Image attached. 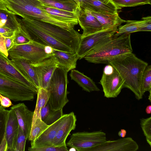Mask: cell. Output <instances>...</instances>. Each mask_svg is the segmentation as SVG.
<instances>
[{"label": "cell", "mask_w": 151, "mask_h": 151, "mask_svg": "<svg viewBox=\"0 0 151 151\" xmlns=\"http://www.w3.org/2000/svg\"><path fill=\"white\" fill-rule=\"evenodd\" d=\"M7 9L23 18L29 17L49 23L69 31L74 30L78 24L76 18H65L52 15L37 6L36 0H2Z\"/></svg>", "instance_id": "obj_2"}, {"label": "cell", "mask_w": 151, "mask_h": 151, "mask_svg": "<svg viewBox=\"0 0 151 151\" xmlns=\"http://www.w3.org/2000/svg\"><path fill=\"white\" fill-rule=\"evenodd\" d=\"M37 98L35 110L34 111L32 122L33 123L38 118H41L40 112L41 109L48 102L49 97V90L40 87L37 93Z\"/></svg>", "instance_id": "obj_25"}, {"label": "cell", "mask_w": 151, "mask_h": 151, "mask_svg": "<svg viewBox=\"0 0 151 151\" xmlns=\"http://www.w3.org/2000/svg\"><path fill=\"white\" fill-rule=\"evenodd\" d=\"M0 94L15 102L33 101L37 94L20 81L1 74Z\"/></svg>", "instance_id": "obj_6"}, {"label": "cell", "mask_w": 151, "mask_h": 151, "mask_svg": "<svg viewBox=\"0 0 151 151\" xmlns=\"http://www.w3.org/2000/svg\"><path fill=\"white\" fill-rule=\"evenodd\" d=\"M146 113L147 114H150L151 113V105H150L147 106L145 109Z\"/></svg>", "instance_id": "obj_46"}, {"label": "cell", "mask_w": 151, "mask_h": 151, "mask_svg": "<svg viewBox=\"0 0 151 151\" xmlns=\"http://www.w3.org/2000/svg\"><path fill=\"white\" fill-rule=\"evenodd\" d=\"M91 12L99 21L103 30L118 27L122 23L126 22V20L122 19L119 17L118 13L108 14Z\"/></svg>", "instance_id": "obj_22"}, {"label": "cell", "mask_w": 151, "mask_h": 151, "mask_svg": "<svg viewBox=\"0 0 151 151\" xmlns=\"http://www.w3.org/2000/svg\"><path fill=\"white\" fill-rule=\"evenodd\" d=\"M4 43L7 50L12 47L14 45L13 35L10 37H5Z\"/></svg>", "instance_id": "obj_42"}, {"label": "cell", "mask_w": 151, "mask_h": 151, "mask_svg": "<svg viewBox=\"0 0 151 151\" xmlns=\"http://www.w3.org/2000/svg\"><path fill=\"white\" fill-rule=\"evenodd\" d=\"M0 74L20 81L37 94L38 90L35 86L18 71L8 57L0 51Z\"/></svg>", "instance_id": "obj_13"}, {"label": "cell", "mask_w": 151, "mask_h": 151, "mask_svg": "<svg viewBox=\"0 0 151 151\" xmlns=\"http://www.w3.org/2000/svg\"><path fill=\"white\" fill-rule=\"evenodd\" d=\"M47 124L41 119L38 118L32 124L28 140L33 141L36 139L48 127Z\"/></svg>", "instance_id": "obj_30"}, {"label": "cell", "mask_w": 151, "mask_h": 151, "mask_svg": "<svg viewBox=\"0 0 151 151\" xmlns=\"http://www.w3.org/2000/svg\"><path fill=\"white\" fill-rule=\"evenodd\" d=\"M108 64L114 67L124 80L123 88L130 90L137 100L142 99L141 78L148 63L138 58L132 52H130L114 57L109 61Z\"/></svg>", "instance_id": "obj_1"}, {"label": "cell", "mask_w": 151, "mask_h": 151, "mask_svg": "<svg viewBox=\"0 0 151 151\" xmlns=\"http://www.w3.org/2000/svg\"><path fill=\"white\" fill-rule=\"evenodd\" d=\"M66 145L60 146H52L40 147L32 148L31 147L28 148L29 151H68V148Z\"/></svg>", "instance_id": "obj_37"}, {"label": "cell", "mask_w": 151, "mask_h": 151, "mask_svg": "<svg viewBox=\"0 0 151 151\" xmlns=\"http://www.w3.org/2000/svg\"><path fill=\"white\" fill-rule=\"evenodd\" d=\"M63 109L54 111L51 109L47 102L40 112L41 120L48 125L52 124L63 115Z\"/></svg>", "instance_id": "obj_26"}, {"label": "cell", "mask_w": 151, "mask_h": 151, "mask_svg": "<svg viewBox=\"0 0 151 151\" xmlns=\"http://www.w3.org/2000/svg\"><path fill=\"white\" fill-rule=\"evenodd\" d=\"M0 105L5 108L13 105L11 99L0 94Z\"/></svg>", "instance_id": "obj_40"}, {"label": "cell", "mask_w": 151, "mask_h": 151, "mask_svg": "<svg viewBox=\"0 0 151 151\" xmlns=\"http://www.w3.org/2000/svg\"><path fill=\"white\" fill-rule=\"evenodd\" d=\"M9 110L0 105V144L5 136L6 127Z\"/></svg>", "instance_id": "obj_35"}, {"label": "cell", "mask_w": 151, "mask_h": 151, "mask_svg": "<svg viewBox=\"0 0 151 151\" xmlns=\"http://www.w3.org/2000/svg\"><path fill=\"white\" fill-rule=\"evenodd\" d=\"M97 0L100 1L102 2L105 3H108L111 1V0Z\"/></svg>", "instance_id": "obj_47"}, {"label": "cell", "mask_w": 151, "mask_h": 151, "mask_svg": "<svg viewBox=\"0 0 151 151\" xmlns=\"http://www.w3.org/2000/svg\"><path fill=\"white\" fill-rule=\"evenodd\" d=\"M16 68L33 83L38 90L39 83L35 71L32 64L27 60L22 59L11 60Z\"/></svg>", "instance_id": "obj_21"}, {"label": "cell", "mask_w": 151, "mask_h": 151, "mask_svg": "<svg viewBox=\"0 0 151 151\" xmlns=\"http://www.w3.org/2000/svg\"><path fill=\"white\" fill-rule=\"evenodd\" d=\"M13 37L14 45L24 44L31 41L28 38L25 28L20 23L18 27L15 30Z\"/></svg>", "instance_id": "obj_32"}, {"label": "cell", "mask_w": 151, "mask_h": 151, "mask_svg": "<svg viewBox=\"0 0 151 151\" xmlns=\"http://www.w3.org/2000/svg\"><path fill=\"white\" fill-rule=\"evenodd\" d=\"M7 144L5 136L0 144V151H7Z\"/></svg>", "instance_id": "obj_43"}, {"label": "cell", "mask_w": 151, "mask_h": 151, "mask_svg": "<svg viewBox=\"0 0 151 151\" xmlns=\"http://www.w3.org/2000/svg\"><path fill=\"white\" fill-rule=\"evenodd\" d=\"M0 21L3 25L14 30L19 27L20 23L16 15L9 11L0 9Z\"/></svg>", "instance_id": "obj_28"}, {"label": "cell", "mask_w": 151, "mask_h": 151, "mask_svg": "<svg viewBox=\"0 0 151 151\" xmlns=\"http://www.w3.org/2000/svg\"><path fill=\"white\" fill-rule=\"evenodd\" d=\"M124 83V80L114 67L111 73H103L99 82L104 96L108 98L117 97L123 88Z\"/></svg>", "instance_id": "obj_10"}, {"label": "cell", "mask_w": 151, "mask_h": 151, "mask_svg": "<svg viewBox=\"0 0 151 151\" xmlns=\"http://www.w3.org/2000/svg\"><path fill=\"white\" fill-rule=\"evenodd\" d=\"M142 19L144 20V22L142 27L139 29V32L150 31H151V17L148 16L143 17Z\"/></svg>", "instance_id": "obj_38"}, {"label": "cell", "mask_w": 151, "mask_h": 151, "mask_svg": "<svg viewBox=\"0 0 151 151\" xmlns=\"http://www.w3.org/2000/svg\"><path fill=\"white\" fill-rule=\"evenodd\" d=\"M4 39L5 37L0 33V51L8 57V54L5 44Z\"/></svg>", "instance_id": "obj_41"}, {"label": "cell", "mask_w": 151, "mask_h": 151, "mask_svg": "<svg viewBox=\"0 0 151 151\" xmlns=\"http://www.w3.org/2000/svg\"><path fill=\"white\" fill-rule=\"evenodd\" d=\"M1 22L0 21V22Z\"/></svg>", "instance_id": "obj_49"}, {"label": "cell", "mask_w": 151, "mask_h": 151, "mask_svg": "<svg viewBox=\"0 0 151 151\" xmlns=\"http://www.w3.org/2000/svg\"><path fill=\"white\" fill-rule=\"evenodd\" d=\"M106 141V134L101 130L74 133L66 143L67 146L77 151L97 146Z\"/></svg>", "instance_id": "obj_8"}, {"label": "cell", "mask_w": 151, "mask_h": 151, "mask_svg": "<svg viewBox=\"0 0 151 151\" xmlns=\"http://www.w3.org/2000/svg\"><path fill=\"white\" fill-rule=\"evenodd\" d=\"M144 22V20L142 18L140 21L129 20L126 21L125 24L119 26L118 28L117 32L115 34V35L122 34H131L138 32L142 27Z\"/></svg>", "instance_id": "obj_27"}, {"label": "cell", "mask_w": 151, "mask_h": 151, "mask_svg": "<svg viewBox=\"0 0 151 151\" xmlns=\"http://www.w3.org/2000/svg\"><path fill=\"white\" fill-rule=\"evenodd\" d=\"M77 119L74 113L67 114V117L59 129L53 141V145L60 146L66 145V140L70 132L75 129Z\"/></svg>", "instance_id": "obj_18"}, {"label": "cell", "mask_w": 151, "mask_h": 151, "mask_svg": "<svg viewBox=\"0 0 151 151\" xmlns=\"http://www.w3.org/2000/svg\"><path fill=\"white\" fill-rule=\"evenodd\" d=\"M78 23L83 30L81 37L103 30L98 19L85 7H81L78 14Z\"/></svg>", "instance_id": "obj_14"}, {"label": "cell", "mask_w": 151, "mask_h": 151, "mask_svg": "<svg viewBox=\"0 0 151 151\" xmlns=\"http://www.w3.org/2000/svg\"><path fill=\"white\" fill-rule=\"evenodd\" d=\"M19 126L16 115L11 109L9 111L5 130L7 151H16Z\"/></svg>", "instance_id": "obj_17"}, {"label": "cell", "mask_w": 151, "mask_h": 151, "mask_svg": "<svg viewBox=\"0 0 151 151\" xmlns=\"http://www.w3.org/2000/svg\"><path fill=\"white\" fill-rule=\"evenodd\" d=\"M50 7L75 13L78 14L81 6L74 0H38Z\"/></svg>", "instance_id": "obj_24"}, {"label": "cell", "mask_w": 151, "mask_h": 151, "mask_svg": "<svg viewBox=\"0 0 151 151\" xmlns=\"http://www.w3.org/2000/svg\"><path fill=\"white\" fill-rule=\"evenodd\" d=\"M140 124L146 140L151 147V117L140 119Z\"/></svg>", "instance_id": "obj_34"}, {"label": "cell", "mask_w": 151, "mask_h": 151, "mask_svg": "<svg viewBox=\"0 0 151 151\" xmlns=\"http://www.w3.org/2000/svg\"><path fill=\"white\" fill-rule=\"evenodd\" d=\"M141 91L142 95L146 91L151 92V65H148L145 68L142 76Z\"/></svg>", "instance_id": "obj_31"}, {"label": "cell", "mask_w": 151, "mask_h": 151, "mask_svg": "<svg viewBox=\"0 0 151 151\" xmlns=\"http://www.w3.org/2000/svg\"><path fill=\"white\" fill-rule=\"evenodd\" d=\"M15 30L8 28L3 25H0V33L4 37H8L12 36Z\"/></svg>", "instance_id": "obj_39"}, {"label": "cell", "mask_w": 151, "mask_h": 151, "mask_svg": "<svg viewBox=\"0 0 151 151\" xmlns=\"http://www.w3.org/2000/svg\"><path fill=\"white\" fill-rule=\"evenodd\" d=\"M119 8L134 7L145 4H151V0H111Z\"/></svg>", "instance_id": "obj_33"}, {"label": "cell", "mask_w": 151, "mask_h": 151, "mask_svg": "<svg viewBox=\"0 0 151 151\" xmlns=\"http://www.w3.org/2000/svg\"></svg>", "instance_id": "obj_50"}, {"label": "cell", "mask_w": 151, "mask_h": 151, "mask_svg": "<svg viewBox=\"0 0 151 151\" xmlns=\"http://www.w3.org/2000/svg\"><path fill=\"white\" fill-rule=\"evenodd\" d=\"M80 6L85 7L90 11L108 14L117 13L121 9L111 1L105 3L97 0H83Z\"/></svg>", "instance_id": "obj_20"}, {"label": "cell", "mask_w": 151, "mask_h": 151, "mask_svg": "<svg viewBox=\"0 0 151 151\" xmlns=\"http://www.w3.org/2000/svg\"><path fill=\"white\" fill-rule=\"evenodd\" d=\"M32 65L37 75L40 88L48 90L50 80L54 71L58 67V63L54 58L52 55Z\"/></svg>", "instance_id": "obj_11"}, {"label": "cell", "mask_w": 151, "mask_h": 151, "mask_svg": "<svg viewBox=\"0 0 151 151\" xmlns=\"http://www.w3.org/2000/svg\"><path fill=\"white\" fill-rule=\"evenodd\" d=\"M11 109L14 111L19 126L23 130L27 139H28L32 126L34 111L29 110L24 103H19L13 105Z\"/></svg>", "instance_id": "obj_16"}, {"label": "cell", "mask_w": 151, "mask_h": 151, "mask_svg": "<svg viewBox=\"0 0 151 151\" xmlns=\"http://www.w3.org/2000/svg\"><path fill=\"white\" fill-rule=\"evenodd\" d=\"M70 76L83 90L88 92L100 90L92 79L77 70H72Z\"/></svg>", "instance_id": "obj_23"}, {"label": "cell", "mask_w": 151, "mask_h": 151, "mask_svg": "<svg viewBox=\"0 0 151 151\" xmlns=\"http://www.w3.org/2000/svg\"><path fill=\"white\" fill-rule=\"evenodd\" d=\"M68 73L65 70L57 67L50 80L48 88L50 95L48 102L52 110L63 109L69 101L67 98Z\"/></svg>", "instance_id": "obj_4"}, {"label": "cell", "mask_w": 151, "mask_h": 151, "mask_svg": "<svg viewBox=\"0 0 151 151\" xmlns=\"http://www.w3.org/2000/svg\"><path fill=\"white\" fill-rule=\"evenodd\" d=\"M139 149L137 143L130 137L114 140L106 141L95 147L84 151H136Z\"/></svg>", "instance_id": "obj_12"}, {"label": "cell", "mask_w": 151, "mask_h": 151, "mask_svg": "<svg viewBox=\"0 0 151 151\" xmlns=\"http://www.w3.org/2000/svg\"><path fill=\"white\" fill-rule=\"evenodd\" d=\"M118 27L102 30L92 34L81 37L76 53L79 59L92 50L110 39L117 32Z\"/></svg>", "instance_id": "obj_9"}, {"label": "cell", "mask_w": 151, "mask_h": 151, "mask_svg": "<svg viewBox=\"0 0 151 151\" xmlns=\"http://www.w3.org/2000/svg\"><path fill=\"white\" fill-rule=\"evenodd\" d=\"M36 2L38 7L52 15L65 18H78V14L75 13L47 6L38 0H36Z\"/></svg>", "instance_id": "obj_29"}, {"label": "cell", "mask_w": 151, "mask_h": 151, "mask_svg": "<svg viewBox=\"0 0 151 151\" xmlns=\"http://www.w3.org/2000/svg\"><path fill=\"white\" fill-rule=\"evenodd\" d=\"M18 21L25 28L31 41L43 46L50 47L54 50L75 53L70 48L38 27L28 18L24 17Z\"/></svg>", "instance_id": "obj_7"}, {"label": "cell", "mask_w": 151, "mask_h": 151, "mask_svg": "<svg viewBox=\"0 0 151 151\" xmlns=\"http://www.w3.org/2000/svg\"><path fill=\"white\" fill-rule=\"evenodd\" d=\"M53 49L32 41L22 44L14 45L7 50L11 60L22 59L31 64L37 63L53 55Z\"/></svg>", "instance_id": "obj_5"}, {"label": "cell", "mask_w": 151, "mask_h": 151, "mask_svg": "<svg viewBox=\"0 0 151 151\" xmlns=\"http://www.w3.org/2000/svg\"><path fill=\"white\" fill-rule=\"evenodd\" d=\"M131 34L114 36L109 40L91 50L84 58L96 64H108L109 61L119 55L132 52Z\"/></svg>", "instance_id": "obj_3"}, {"label": "cell", "mask_w": 151, "mask_h": 151, "mask_svg": "<svg viewBox=\"0 0 151 151\" xmlns=\"http://www.w3.org/2000/svg\"><path fill=\"white\" fill-rule=\"evenodd\" d=\"M127 134L126 130L124 129H122L118 132V135L119 136L122 137H125Z\"/></svg>", "instance_id": "obj_44"}, {"label": "cell", "mask_w": 151, "mask_h": 151, "mask_svg": "<svg viewBox=\"0 0 151 151\" xmlns=\"http://www.w3.org/2000/svg\"><path fill=\"white\" fill-rule=\"evenodd\" d=\"M67 115V114H63L56 122L49 125L36 139L31 141V147L35 148L53 146V141Z\"/></svg>", "instance_id": "obj_15"}, {"label": "cell", "mask_w": 151, "mask_h": 151, "mask_svg": "<svg viewBox=\"0 0 151 151\" xmlns=\"http://www.w3.org/2000/svg\"><path fill=\"white\" fill-rule=\"evenodd\" d=\"M151 92H149L150 94H149V98H148V99L150 100V102H151Z\"/></svg>", "instance_id": "obj_48"}, {"label": "cell", "mask_w": 151, "mask_h": 151, "mask_svg": "<svg viewBox=\"0 0 151 151\" xmlns=\"http://www.w3.org/2000/svg\"><path fill=\"white\" fill-rule=\"evenodd\" d=\"M53 56L58 63V67L68 72L76 67L77 61L79 58L76 52H72L53 49Z\"/></svg>", "instance_id": "obj_19"}, {"label": "cell", "mask_w": 151, "mask_h": 151, "mask_svg": "<svg viewBox=\"0 0 151 151\" xmlns=\"http://www.w3.org/2000/svg\"><path fill=\"white\" fill-rule=\"evenodd\" d=\"M0 9L4 10L6 11H9L5 6L2 0H0Z\"/></svg>", "instance_id": "obj_45"}, {"label": "cell", "mask_w": 151, "mask_h": 151, "mask_svg": "<svg viewBox=\"0 0 151 151\" xmlns=\"http://www.w3.org/2000/svg\"><path fill=\"white\" fill-rule=\"evenodd\" d=\"M27 138L21 128L19 126L16 151H24Z\"/></svg>", "instance_id": "obj_36"}]
</instances>
